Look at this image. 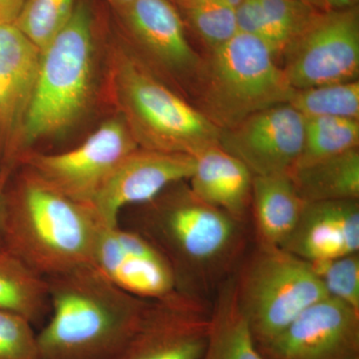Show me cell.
<instances>
[{
	"label": "cell",
	"mask_w": 359,
	"mask_h": 359,
	"mask_svg": "<svg viewBox=\"0 0 359 359\" xmlns=\"http://www.w3.org/2000/svg\"><path fill=\"white\" fill-rule=\"evenodd\" d=\"M186 182L129 208L134 212H123L119 224L141 233L164 255L176 276L177 290L202 299V290L226 276L237 259L243 223L198 199Z\"/></svg>",
	"instance_id": "1"
},
{
	"label": "cell",
	"mask_w": 359,
	"mask_h": 359,
	"mask_svg": "<svg viewBox=\"0 0 359 359\" xmlns=\"http://www.w3.org/2000/svg\"><path fill=\"white\" fill-rule=\"evenodd\" d=\"M50 313L36 332L39 359H118L149 304L93 266L48 278Z\"/></svg>",
	"instance_id": "2"
},
{
	"label": "cell",
	"mask_w": 359,
	"mask_h": 359,
	"mask_svg": "<svg viewBox=\"0 0 359 359\" xmlns=\"http://www.w3.org/2000/svg\"><path fill=\"white\" fill-rule=\"evenodd\" d=\"M18 168L20 173L13 172L6 182V249L47 278L92 266L104 226L93 208Z\"/></svg>",
	"instance_id": "3"
},
{
	"label": "cell",
	"mask_w": 359,
	"mask_h": 359,
	"mask_svg": "<svg viewBox=\"0 0 359 359\" xmlns=\"http://www.w3.org/2000/svg\"><path fill=\"white\" fill-rule=\"evenodd\" d=\"M87 0H76L67 25L41 52L36 86L26 113L16 167L27 148L74 126L93 89L97 22Z\"/></svg>",
	"instance_id": "4"
},
{
	"label": "cell",
	"mask_w": 359,
	"mask_h": 359,
	"mask_svg": "<svg viewBox=\"0 0 359 359\" xmlns=\"http://www.w3.org/2000/svg\"><path fill=\"white\" fill-rule=\"evenodd\" d=\"M112 53L116 105L139 147L195 157L218 145L221 130L156 76L134 50L120 43Z\"/></svg>",
	"instance_id": "5"
},
{
	"label": "cell",
	"mask_w": 359,
	"mask_h": 359,
	"mask_svg": "<svg viewBox=\"0 0 359 359\" xmlns=\"http://www.w3.org/2000/svg\"><path fill=\"white\" fill-rule=\"evenodd\" d=\"M198 108L219 130L287 103L294 88L273 52L261 40L238 32L203 58L194 89Z\"/></svg>",
	"instance_id": "6"
},
{
	"label": "cell",
	"mask_w": 359,
	"mask_h": 359,
	"mask_svg": "<svg viewBox=\"0 0 359 359\" xmlns=\"http://www.w3.org/2000/svg\"><path fill=\"white\" fill-rule=\"evenodd\" d=\"M235 282L238 308L257 347L328 295L311 264L282 248L263 245Z\"/></svg>",
	"instance_id": "7"
},
{
	"label": "cell",
	"mask_w": 359,
	"mask_h": 359,
	"mask_svg": "<svg viewBox=\"0 0 359 359\" xmlns=\"http://www.w3.org/2000/svg\"><path fill=\"white\" fill-rule=\"evenodd\" d=\"M139 148L121 116L104 122L77 147L61 153H32L21 158L47 186L81 204L91 205L97 193L123 158Z\"/></svg>",
	"instance_id": "8"
},
{
	"label": "cell",
	"mask_w": 359,
	"mask_h": 359,
	"mask_svg": "<svg viewBox=\"0 0 359 359\" xmlns=\"http://www.w3.org/2000/svg\"><path fill=\"white\" fill-rule=\"evenodd\" d=\"M294 89L358 80L359 9L320 11L280 58Z\"/></svg>",
	"instance_id": "9"
},
{
	"label": "cell",
	"mask_w": 359,
	"mask_h": 359,
	"mask_svg": "<svg viewBox=\"0 0 359 359\" xmlns=\"http://www.w3.org/2000/svg\"><path fill=\"white\" fill-rule=\"evenodd\" d=\"M304 123L290 104H278L221 130L219 145L254 177L290 174L301 156Z\"/></svg>",
	"instance_id": "10"
},
{
	"label": "cell",
	"mask_w": 359,
	"mask_h": 359,
	"mask_svg": "<svg viewBox=\"0 0 359 359\" xmlns=\"http://www.w3.org/2000/svg\"><path fill=\"white\" fill-rule=\"evenodd\" d=\"M210 316L202 299L179 290L151 301L118 359H201L207 346Z\"/></svg>",
	"instance_id": "11"
},
{
	"label": "cell",
	"mask_w": 359,
	"mask_h": 359,
	"mask_svg": "<svg viewBox=\"0 0 359 359\" xmlns=\"http://www.w3.org/2000/svg\"><path fill=\"white\" fill-rule=\"evenodd\" d=\"M92 266L139 299L154 301L177 292L176 276L164 255L141 233L119 223L101 229Z\"/></svg>",
	"instance_id": "12"
},
{
	"label": "cell",
	"mask_w": 359,
	"mask_h": 359,
	"mask_svg": "<svg viewBox=\"0 0 359 359\" xmlns=\"http://www.w3.org/2000/svg\"><path fill=\"white\" fill-rule=\"evenodd\" d=\"M195 165L191 155L137 148L120 161L91 207L104 226H114L125 210L146 204L169 187L188 181Z\"/></svg>",
	"instance_id": "13"
},
{
	"label": "cell",
	"mask_w": 359,
	"mask_h": 359,
	"mask_svg": "<svg viewBox=\"0 0 359 359\" xmlns=\"http://www.w3.org/2000/svg\"><path fill=\"white\" fill-rule=\"evenodd\" d=\"M257 348L264 359L358 358L359 311L327 295Z\"/></svg>",
	"instance_id": "14"
},
{
	"label": "cell",
	"mask_w": 359,
	"mask_h": 359,
	"mask_svg": "<svg viewBox=\"0 0 359 359\" xmlns=\"http://www.w3.org/2000/svg\"><path fill=\"white\" fill-rule=\"evenodd\" d=\"M117 15L149 61L195 89L203 58L189 42L185 22L170 0H135Z\"/></svg>",
	"instance_id": "15"
},
{
	"label": "cell",
	"mask_w": 359,
	"mask_h": 359,
	"mask_svg": "<svg viewBox=\"0 0 359 359\" xmlns=\"http://www.w3.org/2000/svg\"><path fill=\"white\" fill-rule=\"evenodd\" d=\"M41 51L14 25L0 23V170L16 168L21 129L29 108Z\"/></svg>",
	"instance_id": "16"
},
{
	"label": "cell",
	"mask_w": 359,
	"mask_h": 359,
	"mask_svg": "<svg viewBox=\"0 0 359 359\" xmlns=\"http://www.w3.org/2000/svg\"><path fill=\"white\" fill-rule=\"evenodd\" d=\"M282 249L309 264L359 250V200L304 205L294 231Z\"/></svg>",
	"instance_id": "17"
},
{
	"label": "cell",
	"mask_w": 359,
	"mask_h": 359,
	"mask_svg": "<svg viewBox=\"0 0 359 359\" xmlns=\"http://www.w3.org/2000/svg\"><path fill=\"white\" fill-rule=\"evenodd\" d=\"M195 160L188 180L191 192L243 223L252 198L254 176L250 170L219 144L201 151Z\"/></svg>",
	"instance_id": "18"
},
{
	"label": "cell",
	"mask_w": 359,
	"mask_h": 359,
	"mask_svg": "<svg viewBox=\"0 0 359 359\" xmlns=\"http://www.w3.org/2000/svg\"><path fill=\"white\" fill-rule=\"evenodd\" d=\"M320 13L302 0H242L236 9L238 32L263 41L278 65L287 45Z\"/></svg>",
	"instance_id": "19"
},
{
	"label": "cell",
	"mask_w": 359,
	"mask_h": 359,
	"mask_svg": "<svg viewBox=\"0 0 359 359\" xmlns=\"http://www.w3.org/2000/svg\"><path fill=\"white\" fill-rule=\"evenodd\" d=\"M255 226L261 245L283 248L301 218L304 202L289 174L254 177L252 198Z\"/></svg>",
	"instance_id": "20"
},
{
	"label": "cell",
	"mask_w": 359,
	"mask_h": 359,
	"mask_svg": "<svg viewBox=\"0 0 359 359\" xmlns=\"http://www.w3.org/2000/svg\"><path fill=\"white\" fill-rule=\"evenodd\" d=\"M50 285L20 257L0 252V311L16 314L33 327L43 325L50 313Z\"/></svg>",
	"instance_id": "21"
},
{
	"label": "cell",
	"mask_w": 359,
	"mask_h": 359,
	"mask_svg": "<svg viewBox=\"0 0 359 359\" xmlns=\"http://www.w3.org/2000/svg\"><path fill=\"white\" fill-rule=\"evenodd\" d=\"M295 190L306 204L359 200V150L316 161L290 172Z\"/></svg>",
	"instance_id": "22"
},
{
	"label": "cell",
	"mask_w": 359,
	"mask_h": 359,
	"mask_svg": "<svg viewBox=\"0 0 359 359\" xmlns=\"http://www.w3.org/2000/svg\"><path fill=\"white\" fill-rule=\"evenodd\" d=\"M201 359H264L238 308L233 278L226 280L219 290L210 316L207 346Z\"/></svg>",
	"instance_id": "23"
},
{
	"label": "cell",
	"mask_w": 359,
	"mask_h": 359,
	"mask_svg": "<svg viewBox=\"0 0 359 359\" xmlns=\"http://www.w3.org/2000/svg\"><path fill=\"white\" fill-rule=\"evenodd\" d=\"M358 146L359 120L341 117L308 118L304 123L301 156L294 168L342 154L358 149Z\"/></svg>",
	"instance_id": "24"
},
{
	"label": "cell",
	"mask_w": 359,
	"mask_h": 359,
	"mask_svg": "<svg viewBox=\"0 0 359 359\" xmlns=\"http://www.w3.org/2000/svg\"><path fill=\"white\" fill-rule=\"evenodd\" d=\"M287 104L306 119L341 117L359 120V80L294 89Z\"/></svg>",
	"instance_id": "25"
},
{
	"label": "cell",
	"mask_w": 359,
	"mask_h": 359,
	"mask_svg": "<svg viewBox=\"0 0 359 359\" xmlns=\"http://www.w3.org/2000/svg\"><path fill=\"white\" fill-rule=\"evenodd\" d=\"M175 6L185 25L209 50L226 43L238 32L236 8L224 0H185Z\"/></svg>",
	"instance_id": "26"
},
{
	"label": "cell",
	"mask_w": 359,
	"mask_h": 359,
	"mask_svg": "<svg viewBox=\"0 0 359 359\" xmlns=\"http://www.w3.org/2000/svg\"><path fill=\"white\" fill-rule=\"evenodd\" d=\"M76 0H25L13 23L40 51L67 25Z\"/></svg>",
	"instance_id": "27"
},
{
	"label": "cell",
	"mask_w": 359,
	"mask_h": 359,
	"mask_svg": "<svg viewBox=\"0 0 359 359\" xmlns=\"http://www.w3.org/2000/svg\"><path fill=\"white\" fill-rule=\"evenodd\" d=\"M330 297L359 311V255L311 264Z\"/></svg>",
	"instance_id": "28"
},
{
	"label": "cell",
	"mask_w": 359,
	"mask_h": 359,
	"mask_svg": "<svg viewBox=\"0 0 359 359\" xmlns=\"http://www.w3.org/2000/svg\"><path fill=\"white\" fill-rule=\"evenodd\" d=\"M0 359H39L34 327L4 311H0Z\"/></svg>",
	"instance_id": "29"
},
{
	"label": "cell",
	"mask_w": 359,
	"mask_h": 359,
	"mask_svg": "<svg viewBox=\"0 0 359 359\" xmlns=\"http://www.w3.org/2000/svg\"><path fill=\"white\" fill-rule=\"evenodd\" d=\"M8 178L0 170V252L6 250V187Z\"/></svg>",
	"instance_id": "30"
},
{
	"label": "cell",
	"mask_w": 359,
	"mask_h": 359,
	"mask_svg": "<svg viewBox=\"0 0 359 359\" xmlns=\"http://www.w3.org/2000/svg\"><path fill=\"white\" fill-rule=\"evenodd\" d=\"M25 0H0V23L13 25Z\"/></svg>",
	"instance_id": "31"
},
{
	"label": "cell",
	"mask_w": 359,
	"mask_h": 359,
	"mask_svg": "<svg viewBox=\"0 0 359 359\" xmlns=\"http://www.w3.org/2000/svg\"><path fill=\"white\" fill-rule=\"evenodd\" d=\"M359 0H325V6L328 11H344V9L358 7Z\"/></svg>",
	"instance_id": "32"
},
{
	"label": "cell",
	"mask_w": 359,
	"mask_h": 359,
	"mask_svg": "<svg viewBox=\"0 0 359 359\" xmlns=\"http://www.w3.org/2000/svg\"><path fill=\"white\" fill-rule=\"evenodd\" d=\"M108 4L116 11V13H122L130 4H133L135 0H107Z\"/></svg>",
	"instance_id": "33"
},
{
	"label": "cell",
	"mask_w": 359,
	"mask_h": 359,
	"mask_svg": "<svg viewBox=\"0 0 359 359\" xmlns=\"http://www.w3.org/2000/svg\"><path fill=\"white\" fill-rule=\"evenodd\" d=\"M302 1L309 4V6H313V8L318 9V11H327L325 6V0H302Z\"/></svg>",
	"instance_id": "34"
},
{
	"label": "cell",
	"mask_w": 359,
	"mask_h": 359,
	"mask_svg": "<svg viewBox=\"0 0 359 359\" xmlns=\"http://www.w3.org/2000/svg\"><path fill=\"white\" fill-rule=\"evenodd\" d=\"M170 1H171L172 4H175V6H176V4H180V2L185 1V0H170Z\"/></svg>",
	"instance_id": "35"
},
{
	"label": "cell",
	"mask_w": 359,
	"mask_h": 359,
	"mask_svg": "<svg viewBox=\"0 0 359 359\" xmlns=\"http://www.w3.org/2000/svg\"><path fill=\"white\" fill-rule=\"evenodd\" d=\"M351 359H359V356H358V358H351Z\"/></svg>",
	"instance_id": "36"
}]
</instances>
